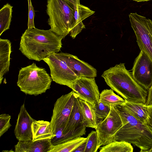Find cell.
Here are the masks:
<instances>
[{
	"label": "cell",
	"mask_w": 152,
	"mask_h": 152,
	"mask_svg": "<svg viewBox=\"0 0 152 152\" xmlns=\"http://www.w3.org/2000/svg\"><path fill=\"white\" fill-rule=\"evenodd\" d=\"M63 39L50 29L27 28L21 37L19 50L28 59L39 61L58 53L62 48Z\"/></svg>",
	"instance_id": "cell-1"
},
{
	"label": "cell",
	"mask_w": 152,
	"mask_h": 152,
	"mask_svg": "<svg viewBox=\"0 0 152 152\" xmlns=\"http://www.w3.org/2000/svg\"><path fill=\"white\" fill-rule=\"evenodd\" d=\"M125 64L120 63L110 67L102 77L107 85L125 100L146 104L148 90L136 82Z\"/></svg>",
	"instance_id": "cell-2"
},
{
	"label": "cell",
	"mask_w": 152,
	"mask_h": 152,
	"mask_svg": "<svg viewBox=\"0 0 152 152\" xmlns=\"http://www.w3.org/2000/svg\"><path fill=\"white\" fill-rule=\"evenodd\" d=\"M118 112L122 126L115 134L113 141H124L146 152L152 146V133L149 129L132 116L122 105L114 106Z\"/></svg>",
	"instance_id": "cell-3"
},
{
	"label": "cell",
	"mask_w": 152,
	"mask_h": 152,
	"mask_svg": "<svg viewBox=\"0 0 152 152\" xmlns=\"http://www.w3.org/2000/svg\"><path fill=\"white\" fill-rule=\"evenodd\" d=\"M46 12L50 30L64 38L74 27V14L80 0H47Z\"/></svg>",
	"instance_id": "cell-4"
},
{
	"label": "cell",
	"mask_w": 152,
	"mask_h": 152,
	"mask_svg": "<svg viewBox=\"0 0 152 152\" xmlns=\"http://www.w3.org/2000/svg\"><path fill=\"white\" fill-rule=\"evenodd\" d=\"M52 80L45 68L38 67L33 62L20 70L17 83L26 94L36 96L50 89Z\"/></svg>",
	"instance_id": "cell-5"
},
{
	"label": "cell",
	"mask_w": 152,
	"mask_h": 152,
	"mask_svg": "<svg viewBox=\"0 0 152 152\" xmlns=\"http://www.w3.org/2000/svg\"><path fill=\"white\" fill-rule=\"evenodd\" d=\"M129 17L140 50L146 54L152 61V20L136 12L130 13Z\"/></svg>",
	"instance_id": "cell-6"
},
{
	"label": "cell",
	"mask_w": 152,
	"mask_h": 152,
	"mask_svg": "<svg viewBox=\"0 0 152 152\" xmlns=\"http://www.w3.org/2000/svg\"><path fill=\"white\" fill-rule=\"evenodd\" d=\"M75 94L72 91L62 95L55 102L50 122L52 133L64 128L67 123L75 102Z\"/></svg>",
	"instance_id": "cell-7"
},
{
	"label": "cell",
	"mask_w": 152,
	"mask_h": 152,
	"mask_svg": "<svg viewBox=\"0 0 152 152\" xmlns=\"http://www.w3.org/2000/svg\"><path fill=\"white\" fill-rule=\"evenodd\" d=\"M122 126L120 116L115 107L111 105L107 116L103 121L97 122L95 129L98 140V149L113 141L114 137Z\"/></svg>",
	"instance_id": "cell-8"
},
{
	"label": "cell",
	"mask_w": 152,
	"mask_h": 152,
	"mask_svg": "<svg viewBox=\"0 0 152 152\" xmlns=\"http://www.w3.org/2000/svg\"><path fill=\"white\" fill-rule=\"evenodd\" d=\"M43 61L48 66L53 81L70 88L79 77L57 53L52 54Z\"/></svg>",
	"instance_id": "cell-9"
},
{
	"label": "cell",
	"mask_w": 152,
	"mask_h": 152,
	"mask_svg": "<svg viewBox=\"0 0 152 152\" xmlns=\"http://www.w3.org/2000/svg\"><path fill=\"white\" fill-rule=\"evenodd\" d=\"M71 89L80 99L93 106L99 102L100 93L95 78L79 77L73 83Z\"/></svg>",
	"instance_id": "cell-10"
},
{
	"label": "cell",
	"mask_w": 152,
	"mask_h": 152,
	"mask_svg": "<svg viewBox=\"0 0 152 152\" xmlns=\"http://www.w3.org/2000/svg\"><path fill=\"white\" fill-rule=\"evenodd\" d=\"M132 71L134 79L148 91L152 86V61L143 52L135 59Z\"/></svg>",
	"instance_id": "cell-11"
},
{
	"label": "cell",
	"mask_w": 152,
	"mask_h": 152,
	"mask_svg": "<svg viewBox=\"0 0 152 152\" xmlns=\"http://www.w3.org/2000/svg\"><path fill=\"white\" fill-rule=\"evenodd\" d=\"M86 128L80 110L79 99L75 94L74 105L62 134L66 141L68 140L85 135Z\"/></svg>",
	"instance_id": "cell-12"
},
{
	"label": "cell",
	"mask_w": 152,
	"mask_h": 152,
	"mask_svg": "<svg viewBox=\"0 0 152 152\" xmlns=\"http://www.w3.org/2000/svg\"><path fill=\"white\" fill-rule=\"evenodd\" d=\"M35 120L28 113L24 103L20 107L14 130L15 136L18 141L33 140L31 126Z\"/></svg>",
	"instance_id": "cell-13"
},
{
	"label": "cell",
	"mask_w": 152,
	"mask_h": 152,
	"mask_svg": "<svg viewBox=\"0 0 152 152\" xmlns=\"http://www.w3.org/2000/svg\"><path fill=\"white\" fill-rule=\"evenodd\" d=\"M57 53L79 77L85 76L95 78L96 76V69L76 56L67 53Z\"/></svg>",
	"instance_id": "cell-14"
},
{
	"label": "cell",
	"mask_w": 152,
	"mask_h": 152,
	"mask_svg": "<svg viewBox=\"0 0 152 152\" xmlns=\"http://www.w3.org/2000/svg\"><path fill=\"white\" fill-rule=\"evenodd\" d=\"M51 139L33 141H18L14 146L15 152H50Z\"/></svg>",
	"instance_id": "cell-15"
},
{
	"label": "cell",
	"mask_w": 152,
	"mask_h": 152,
	"mask_svg": "<svg viewBox=\"0 0 152 152\" xmlns=\"http://www.w3.org/2000/svg\"><path fill=\"white\" fill-rule=\"evenodd\" d=\"M95 12L80 3L78 4L74 14L75 26L70 32V36L72 39L75 38L76 36L85 28L82 22L83 20L94 14Z\"/></svg>",
	"instance_id": "cell-16"
},
{
	"label": "cell",
	"mask_w": 152,
	"mask_h": 152,
	"mask_svg": "<svg viewBox=\"0 0 152 152\" xmlns=\"http://www.w3.org/2000/svg\"><path fill=\"white\" fill-rule=\"evenodd\" d=\"M11 43L8 39H0V84L4 76L9 71L10 65V56Z\"/></svg>",
	"instance_id": "cell-17"
},
{
	"label": "cell",
	"mask_w": 152,
	"mask_h": 152,
	"mask_svg": "<svg viewBox=\"0 0 152 152\" xmlns=\"http://www.w3.org/2000/svg\"><path fill=\"white\" fill-rule=\"evenodd\" d=\"M33 141L52 139L55 136L52 133L50 122L35 120L31 126Z\"/></svg>",
	"instance_id": "cell-18"
},
{
	"label": "cell",
	"mask_w": 152,
	"mask_h": 152,
	"mask_svg": "<svg viewBox=\"0 0 152 152\" xmlns=\"http://www.w3.org/2000/svg\"><path fill=\"white\" fill-rule=\"evenodd\" d=\"M123 105L129 112L140 122L144 124L148 115L147 105L142 103L135 102L126 100Z\"/></svg>",
	"instance_id": "cell-19"
},
{
	"label": "cell",
	"mask_w": 152,
	"mask_h": 152,
	"mask_svg": "<svg viewBox=\"0 0 152 152\" xmlns=\"http://www.w3.org/2000/svg\"><path fill=\"white\" fill-rule=\"evenodd\" d=\"M80 107L84 124L86 127L95 129L97 118L91 105L87 102L79 99Z\"/></svg>",
	"instance_id": "cell-20"
},
{
	"label": "cell",
	"mask_w": 152,
	"mask_h": 152,
	"mask_svg": "<svg viewBox=\"0 0 152 152\" xmlns=\"http://www.w3.org/2000/svg\"><path fill=\"white\" fill-rule=\"evenodd\" d=\"M87 138L77 137L56 145H53L50 152H72L87 141Z\"/></svg>",
	"instance_id": "cell-21"
},
{
	"label": "cell",
	"mask_w": 152,
	"mask_h": 152,
	"mask_svg": "<svg viewBox=\"0 0 152 152\" xmlns=\"http://www.w3.org/2000/svg\"><path fill=\"white\" fill-rule=\"evenodd\" d=\"M100 148V152H132L133 150L131 143L121 141H114Z\"/></svg>",
	"instance_id": "cell-22"
},
{
	"label": "cell",
	"mask_w": 152,
	"mask_h": 152,
	"mask_svg": "<svg viewBox=\"0 0 152 152\" xmlns=\"http://www.w3.org/2000/svg\"><path fill=\"white\" fill-rule=\"evenodd\" d=\"M99 101L110 106L122 105L125 102L124 99L115 94L112 89L103 90L100 94Z\"/></svg>",
	"instance_id": "cell-23"
},
{
	"label": "cell",
	"mask_w": 152,
	"mask_h": 152,
	"mask_svg": "<svg viewBox=\"0 0 152 152\" xmlns=\"http://www.w3.org/2000/svg\"><path fill=\"white\" fill-rule=\"evenodd\" d=\"M12 7L7 3L0 10V36L10 28L12 18Z\"/></svg>",
	"instance_id": "cell-24"
},
{
	"label": "cell",
	"mask_w": 152,
	"mask_h": 152,
	"mask_svg": "<svg viewBox=\"0 0 152 152\" xmlns=\"http://www.w3.org/2000/svg\"><path fill=\"white\" fill-rule=\"evenodd\" d=\"M92 107L95 114L97 122L99 120L100 121L104 119L109 113L111 109V106L105 104L100 101L98 104Z\"/></svg>",
	"instance_id": "cell-25"
},
{
	"label": "cell",
	"mask_w": 152,
	"mask_h": 152,
	"mask_svg": "<svg viewBox=\"0 0 152 152\" xmlns=\"http://www.w3.org/2000/svg\"><path fill=\"white\" fill-rule=\"evenodd\" d=\"M86 148L84 152H96L98 143V136L96 131H92L87 137Z\"/></svg>",
	"instance_id": "cell-26"
},
{
	"label": "cell",
	"mask_w": 152,
	"mask_h": 152,
	"mask_svg": "<svg viewBox=\"0 0 152 152\" xmlns=\"http://www.w3.org/2000/svg\"><path fill=\"white\" fill-rule=\"evenodd\" d=\"M11 116L3 113L0 115V137H1L12 126L10 123Z\"/></svg>",
	"instance_id": "cell-27"
},
{
	"label": "cell",
	"mask_w": 152,
	"mask_h": 152,
	"mask_svg": "<svg viewBox=\"0 0 152 152\" xmlns=\"http://www.w3.org/2000/svg\"><path fill=\"white\" fill-rule=\"evenodd\" d=\"M28 20L27 24L28 28H35L34 24L35 12L32 6L31 0H28Z\"/></svg>",
	"instance_id": "cell-28"
},
{
	"label": "cell",
	"mask_w": 152,
	"mask_h": 152,
	"mask_svg": "<svg viewBox=\"0 0 152 152\" xmlns=\"http://www.w3.org/2000/svg\"><path fill=\"white\" fill-rule=\"evenodd\" d=\"M148 117L145 122L143 124L152 133V104L147 105Z\"/></svg>",
	"instance_id": "cell-29"
},
{
	"label": "cell",
	"mask_w": 152,
	"mask_h": 152,
	"mask_svg": "<svg viewBox=\"0 0 152 152\" xmlns=\"http://www.w3.org/2000/svg\"><path fill=\"white\" fill-rule=\"evenodd\" d=\"M146 104L147 105L152 104V86L148 91V95Z\"/></svg>",
	"instance_id": "cell-30"
},
{
	"label": "cell",
	"mask_w": 152,
	"mask_h": 152,
	"mask_svg": "<svg viewBox=\"0 0 152 152\" xmlns=\"http://www.w3.org/2000/svg\"><path fill=\"white\" fill-rule=\"evenodd\" d=\"M86 141L79 145L74 150L73 152H84L86 146Z\"/></svg>",
	"instance_id": "cell-31"
},
{
	"label": "cell",
	"mask_w": 152,
	"mask_h": 152,
	"mask_svg": "<svg viewBox=\"0 0 152 152\" xmlns=\"http://www.w3.org/2000/svg\"><path fill=\"white\" fill-rule=\"evenodd\" d=\"M133 1H137V2H144L149 1L151 0H132Z\"/></svg>",
	"instance_id": "cell-32"
},
{
	"label": "cell",
	"mask_w": 152,
	"mask_h": 152,
	"mask_svg": "<svg viewBox=\"0 0 152 152\" xmlns=\"http://www.w3.org/2000/svg\"><path fill=\"white\" fill-rule=\"evenodd\" d=\"M2 152H15V151H13L12 149H11L10 150H3L2 151Z\"/></svg>",
	"instance_id": "cell-33"
},
{
	"label": "cell",
	"mask_w": 152,
	"mask_h": 152,
	"mask_svg": "<svg viewBox=\"0 0 152 152\" xmlns=\"http://www.w3.org/2000/svg\"><path fill=\"white\" fill-rule=\"evenodd\" d=\"M146 152H152V146L150 149L147 151Z\"/></svg>",
	"instance_id": "cell-34"
}]
</instances>
